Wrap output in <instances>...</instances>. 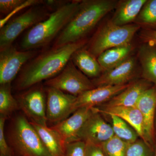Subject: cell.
<instances>
[{
    "label": "cell",
    "instance_id": "11",
    "mask_svg": "<svg viewBox=\"0 0 156 156\" xmlns=\"http://www.w3.org/2000/svg\"><path fill=\"white\" fill-rule=\"evenodd\" d=\"M136 107L141 113L143 122V140L154 149L155 119L156 110V86L146 90L137 101Z\"/></svg>",
    "mask_w": 156,
    "mask_h": 156
},
{
    "label": "cell",
    "instance_id": "14",
    "mask_svg": "<svg viewBox=\"0 0 156 156\" xmlns=\"http://www.w3.org/2000/svg\"><path fill=\"white\" fill-rule=\"evenodd\" d=\"M132 82L120 86L95 87L84 92L76 97L73 106L72 114L78 109L83 108H92L104 104L129 87Z\"/></svg>",
    "mask_w": 156,
    "mask_h": 156
},
{
    "label": "cell",
    "instance_id": "1",
    "mask_svg": "<svg viewBox=\"0 0 156 156\" xmlns=\"http://www.w3.org/2000/svg\"><path fill=\"white\" fill-rule=\"evenodd\" d=\"M85 40L53 49L40 54L21 70L15 89L24 91L44 80L56 76L61 72L77 50L83 48Z\"/></svg>",
    "mask_w": 156,
    "mask_h": 156
},
{
    "label": "cell",
    "instance_id": "31",
    "mask_svg": "<svg viewBox=\"0 0 156 156\" xmlns=\"http://www.w3.org/2000/svg\"><path fill=\"white\" fill-rule=\"evenodd\" d=\"M24 0H1L0 11L4 14H9L24 2Z\"/></svg>",
    "mask_w": 156,
    "mask_h": 156
},
{
    "label": "cell",
    "instance_id": "6",
    "mask_svg": "<svg viewBox=\"0 0 156 156\" xmlns=\"http://www.w3.org/2000/svg\"><path fill=\"white\" fill-rule=\"evenodd\" d=\"M50 14L45 7L39 5L32 6L24 13L9 20L0 30L1 50L12 46L23 32L46 19Z\"/></svg>",
    "mask_w": 156,
    "mask_h": 156
},
{
    "label": "cell",
    "instance_id": "33",
    "mask_svg": "<svg viewBox=\"0 0 156 156\" xmlns=\"http://www.w3.org/2000/svg\"><path fill=\"white\" fill-rule=\"evenodd\" d=\"M141 37L145 42H151L156 47V30L144 29L141 33Z\"/></svg>",
    "mask_w": 156,
    "mask_h": 156
},
{
    "label": "cell",
    "instance_id": "2",
    "mask_svg": "<svg viewBox=\"0 0 156 156\" xmlns=\"http://www.w3.org/2000/svg\"><path fill=\"white\" fill-rule=\"evenodd\" d=\"M118 2L115 0L81 1L77 11L56 38L53 47L58 48L83 40L102 18L115 9Z\"/></svg>",
    "mask_w": 156,
    "mask_h": 156
},
{
    "label": "cell",
    "instance_id": "29",
    "mask_svg": "<svg viewBox=\"0 0 156 156\" xmlns=\"http://www.w3.org/2000/svg\"><path fill=\"white\" fill-rule=\"evenodd\" d=\"M7 119L2 116H0V156H14L5 134V124Z\"/></svg>",
    "mask_w": 156,
    "mask_h": 156
},
{
    "label": "cell",
    "instance_id": "34",
    "mask_svg": "<svg viewBox=\"0 0 156 156\" xmlns=\"http://www.w3.org/2000/svg\"><path fill=\"white\" fill-rule=\"evenodd\" d=\"M154 156H156V142L155 143V145L154 152Z\"/></svg>",
    "mask_w": 156,
    "mask_h": 156
},
{
    "label": "cell",
    "instance_id": "30",
    "mask_svg": "<svg viewBox=\"0 0 156 156\" xmlns=\"http://www.w3.org/2000/svg\"><path fill=\"white\" fill-rule=\"evenodd\" d=\"M42 2L43 1H39V0H27V1H24V2L21 4L20 5L17 7L16 9H14V11L10 13V14L7 15L6 17L1 20H0V27L1 28L2 27L9 21V20L13 15L22 10V9L28 8L30 6L32 7V6L37 5H41V3H43V2Z\"/></svg>",
    "mask_w": 156,
    "mask_h": 156
},
{
    "label": "cell",
    "instance_id": "4",
    "mask_svg": "<svg viewBox=\"0 0 156 156\" xmlns=\"http://www.w3.org/2000/svg\"><path fill=\"white\" fill-rule=\"evenodd\" d=\"M9 132L7 140L14 156H51L24 115L14 117Z\"/></svg>",
    "mask_w": 156,
    "mask_h": 156
},
{
    "label": "cell",
    "instance_id": "7",
    "mask_svg": "<svg viewBox=\"0 0 156 156\" xmlns=\"http://www.w3.org/2000/svg\"><path fill=\"white\" fill-rule=\"evenodd\" d=\"M47 87H52L76 96L95 88L92 81L70 60L56 76L45 81Z\"/></svg>",
    "mask_w": 156,
    "mask_h": 156
},
{
    "label": "cell",
    "instance_id": "21",
    "mask_svg": "<svg viewBox=\"0 0 156 156\" xmlns=\"http://www.w3.org/2000/svg\"><path fill=\"white\" fill-rule=\"evenodd\" d=\"M30 123L51 156H64L65 144L55 130L48 126Z\"/></svg>",
    "mask_w": 156,
    "mask_h": 156
},
{
    "label": "cell",
    "instance_id": "25",
    "mask_svg": "<svg viewBox=\"0 0 156 156\" xmlns=\"http://www.w3.org/2000/svg\"><path fill=\"white\" fill-rule=\"evenodd\" d=\"M136 24L156 30V0H147L135 20Z\"/></svg>",
    "mask_w": 156,
    "mask_h": 156
},
{
    "label": "cell",
    "instance_id": "8",
    "mask_svg": "<svg viewBox=\"0 0 156 156\" xmlns=\"http://www.w3.org/2000/svg\"><path fill=\"white\" fill-rule=\"evenodd\" d=\"M40 83L24 90L16 98L19 109L31 122L48 126L47 93Z\"/></svg>",
    "mask_w": 156,
    "mask_h": 156
},
{
    "label": "cell",
    "instance_id": "24",
    "mask_svg": "<svg viewBox=\"0 0 156 156\" xmlns=\"http://www.w3.org/2000/svg\"><path fill=\"white\" fill-rule=\"evenodd\" d=\"M19 109L16 98L11 94V84L0 86V115L8 118Z\"/></svg>",
    "mask_w": 156,
    "mask_h": 156
},
{
    "label": "cell",
    "instance_id": "17",
    "mask_svg": "<svg viewBox=\"0 0 156 156\" xmlns=\"http://www.w3.org/2000/svg\"><path fill=\"white\" fill-rule=\"evenodd\" d=\"M101 114L113 115L120 117L129 124L138 134L141 139H144L143 122L141 113L135 107H94Z\"/></svg>",
    "mask_w": 156,
    "mask_h": 156
},
{
    "label": "cell",
    "instance_id": "19",
    "mask_svg": "<svg viewBox=\"0 0 156 156\" xmlns=\"http://www.w3.org/2000/svg\"><path fill=\"white\" fill-rule=\"evenodd\" d=\"M71 60L88 77L95 79L103 72L97 58L84 47L76 51L73 54Z\"/></svg>",
    "mask_w": 156,
    "mask_h": 156
},
{
    "label": "cell",
    "instance_id": "12",
    "mask_svg": "<svg viewBox=\"0 0 156 156\" xmlns=\"http://www.w3.org/2000/svg\"><path fill=\"white\" fill-rule=\"evenodd\" d=\"M111 125L107 123L101 114L95 110L84 123L78 139L86 143L101 145L114 136Z\"/></svg>",
    "mask_w": 156,
    "mask_h": 156
},
{
    "label": "cell",
    "instance_id": "5",
    "mask_svg": "<svg viewBox=\"0 0 156 156\" xmlns=\"http://www.w3.org/2000/svg\"><path fill=\"white\" fill-rule=\"evenodd\" d=\"M140 27V26L136 23L117 26L109 20L98 31L88 50L97 58L106 50L131 44Z\"/></svg>",
    "mask_w": 156,
    "mask_h": 156
},
{
    "label": "cell",
    "instance_id": "18",
    "mask_svg": "<svg viewBox=\"0 0 156 156\" xmlns=\"http://www.w3.org/2000/svg\"><path fill=\"white\" fill-rule=\"evenodd\" d=\"M147 0H122L118 2L110 21L117 26H124L135 22Z\"/></svg>",
    "mask_w": 156,
    "mask_h": 156
},
{
    "label": "cell",
    "instance_id": "15",
    "mask_svg": "<svg viewBox=\"0 0 156 156\" xmlns=\"http://www.w3.org/2000/svg\"><path fill=\"white\" fill-rule=\"evenodd\" d=\"M93 112V108L78 109L71 116L51 127L58 133L66 145L79 140V133Z\"/></svg>",
    "mask_w": 156,
    "mask_h": 156
},
{
    "label": "cell",
    "instance_id": "23",
    "mask_svg": "<svg viewBox=\"0 0 156 156\" xmlns=\"http://www.w3.org/2000/svg\"><path fill=\"white\" fill-rule=\"evenodd\" d=\"M112 122V128L115 136L123 141L131 143L136 141L139 137L138 134L126 121L113 115H109Z\"/></svg>",
    "mask_w": 156,
    "mask_h": 156
},
{
    "label": "cell",
    "instance_id": "36",
    "mask_svg": "<svg viewBox=\"0 0 156 156\" xmlns=\"http://www.w3.org/2000/svg\"></svg>",
    "mask_w": 156,
    "mask_h": 156
},
{
    "label": "cell",
    "instance_id": "28",
    "mask_svg": "<svg viewBox=\"0 0 156 156\" xmlns=\"http://www.w3.org/2000/svg\"><path fill=\"white\" fill-rule=\"evenodd\" d=\"M86 143L76 140L66 144L64 156H86Z\"/></svg>",
    "mask_w": 156,
    "mask_h": 156
},
{
    "label": "cell",
    "instance_id": "3",
    "mask_svg": "<svg viewBox=\"0 0 156 156\" xmlns=\"http://www.w3.org/2000/svg\"><path fill=\"white\" fill-rule=\"evenodd\" d=\"M80 2L73 1L59 6L48 18L31 27L21 41L23 50L41 48L57 37L76 13Z\"/></svg>",
    "mask_w": 156,
    "mask_h": 156
},
{
    "label": "cell",
    "instance_id": "16",
    "mask_svg": "<svg viewBox=\"0 0 156 156\" xmlns=\"http://www.w3.org/2000/svg\"><path fill=\"white\" fill-rule=\"evenodd\" d=\"M153 85L143 78L135 80L125 90L113 97L106 103L99 106L103 107H135L143 93Z\"/></svg>",
    "mask_w": 156,
    "mask_h": 156
},
{
    "label": "cell",
    "instance_id": "32",
    "mask_svg": "<svg viewBox=\"0 0 156 156\" xmlns=\"http://www.w3.org/2000/svg\"><path fill=\"white\" fill-rule=\"evenodd\" d=\"M86 156H105L100 145L86 143Z\"/></svg>",
    "mask_w": 156,
    "mask_h": 156
},
{
    "label": "cell",
    "instance_id": "35",
    "mask_svg": "<svg viewBox=\"0 0 156 156\" xmlns=\"http://www.w3.org/2000/svg\"><path fill=\"white\" fill-rule=\"evenodd\" d=\"M155 131H156V110L155 114Z\"/></svg>",
    "mask_w": 156,
    "mask_h": 156
},
{
    "label": "cell",
    "instance_id": "22",
    "mask_svg": "<svg viewBox=\"0 0 156 156\" xmlns=\"http://www.w3.org/2000/svg\"><path fill=\"white\" fill-rule=\"evenodd\" d=\"M133 47L131 44L111 48L104 51L98 57L97 60L103 72L116 67L131 56Z\"/></svg>",
    "mask_w": 156,
    "mask_h": 156
},
{
    "label": "cell",
    "instance_id": "13",
    "mask_svg": "<svg viewBox=\"0 0 156 156\" xmlns=\"http://www.w3.org/2000/svg\"><path fill=\"white\" fill-rule=\"evenodd\" d=\"M136 70V59L131 56L116 67L103 72L92 81L95 87L125 85L134 81Z\"/></svg>",
    "mask_w": 156,
    "mask_h": 156
},
{
    "label": "cell",
    "instance_id": "20",
    "mask_svg": "<svg viewBox=\"0 0 156 156\" xmlns=\"http://www.w3.org/2000/svg\"><path fill=\"white\" fill-rule=\"evenodd\" d=\"M138 58L141 68L142 77L156 86V47L145 42L139 48Z\"/></svg>",
    "mask_w": 156,
    "mask_h": 156
},
{
    "label": "cell",
    "instance_id": "9",
    "mask_svg": "<svg viewBox=\"0 0 156 156\" xmlns=\"http://www.w3.org/2000/svg\"><path fill=\"white\" fill-rule=\"evenodd\" d=\"M37 53L32 50L19 51L12 46L1 50L0 84H11L23 66Z\"/></svg>",
    "mask_w": 156,
    "mask_h": 156
},
{
    "label": "cell",
    "instance_id": "27",
    "mask_svg": "<svg viewBox=\"0 0 156 156\" xmlns=\"http://www.w3.org/2000/svg\"><path fill=\"white\" fill-rule=\"evenodd\" d=\"M154 149L143 140L128 144L126 156H154Z\"/></svg>",
    "mask_w": 156,
    "mask_h": 156
},
{
    "label": "cell",
    "instance_id": "26",
    "mask_svg": "<svg viewBox=\"0 0 156 156\" xmlns=\"http://www.w3.org/2000/svg\"><path fill=\"white\" fill-rule=\"evenodd\" d=\"M128 144L114 135L100 146L105 156H126Z\"/></svg>",
    "mask_w": 156,
    "mask_h": 156
},
{
    "label": "cell",
    "instance_id": "10",
    "mask_svg": "<svg viewBox=\"0 0 156 156\" xmlns=\"http://www.w3.org/2000/svg\"><path fill=\"white\" fill-rule=\"evenodd\" d=\"M46 90L47 122L54 126L72 114L77 97L52 87H47Z\"/></svg>",
    "mask_w": 156,
    "mask_h": 156
}]
</instances>
